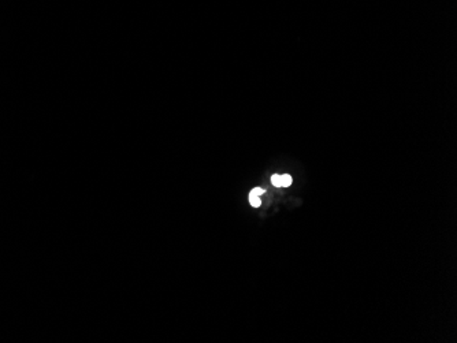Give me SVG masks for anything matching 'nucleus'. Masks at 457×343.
<instances>
[{
  "label": "nucleus",
  "mask_w": 457,
  "mask_h": 343,
  "mask_svg": "<svg viewBox=\"0 0 457 343\" xmlns=\"http://www.w3.org/2000/svg\"><path fill=\"white\" fill-rule=\"evenodd\" d=\"M292 183L290 175H281V188H288Z\"/></svg>",
  "instance_id": "1"
},
{
  "label": "nucleus",
  "mask_w": 457,
  "mask_h": 343,
  "mask_svg": "<svg viewBox=\"0 0 457 343\" xmlns=\"http://www.w3.org/2000/svg\"><path fill=\"white\" fill-rule=\"evenodd\" d=\"M250 202H251L254 207H259L260 202H262V200H260V197L255 196V195H251V193H250Z\"/></svg>",
  "instance_id": "2"
},
{
  "label": "nucleus",
  "mask_w": 457,
  "mask_h": 343,
  "mask_svg": "<svg viewBox=\"0 0 457 343\" xmlns=\"http://www.w3.org/2000/svg\"><path fill=\"white\" fill-rule=\"evenodd\" d=\"M251 195L262 197L263 195H264V189H262V188H255L254 190L251 192Z\"/></svg>",
  "instance_id": "3"
},
{
  "label": "nucleus",
  "mask_w": 457,
  "mask_h": 343,
  "mask_svg": "<svg viewBox=\"0 0 457 343\" xmlns=\"http://www.w3.org/2000/svg\"><path fill=\"white\" fill-rule=\"evenodd\" d=\"M271 182H273V185H276V186L281 188V175H273Z\"/></svg>",
  "instance_id": "4"
}]
</instances>
